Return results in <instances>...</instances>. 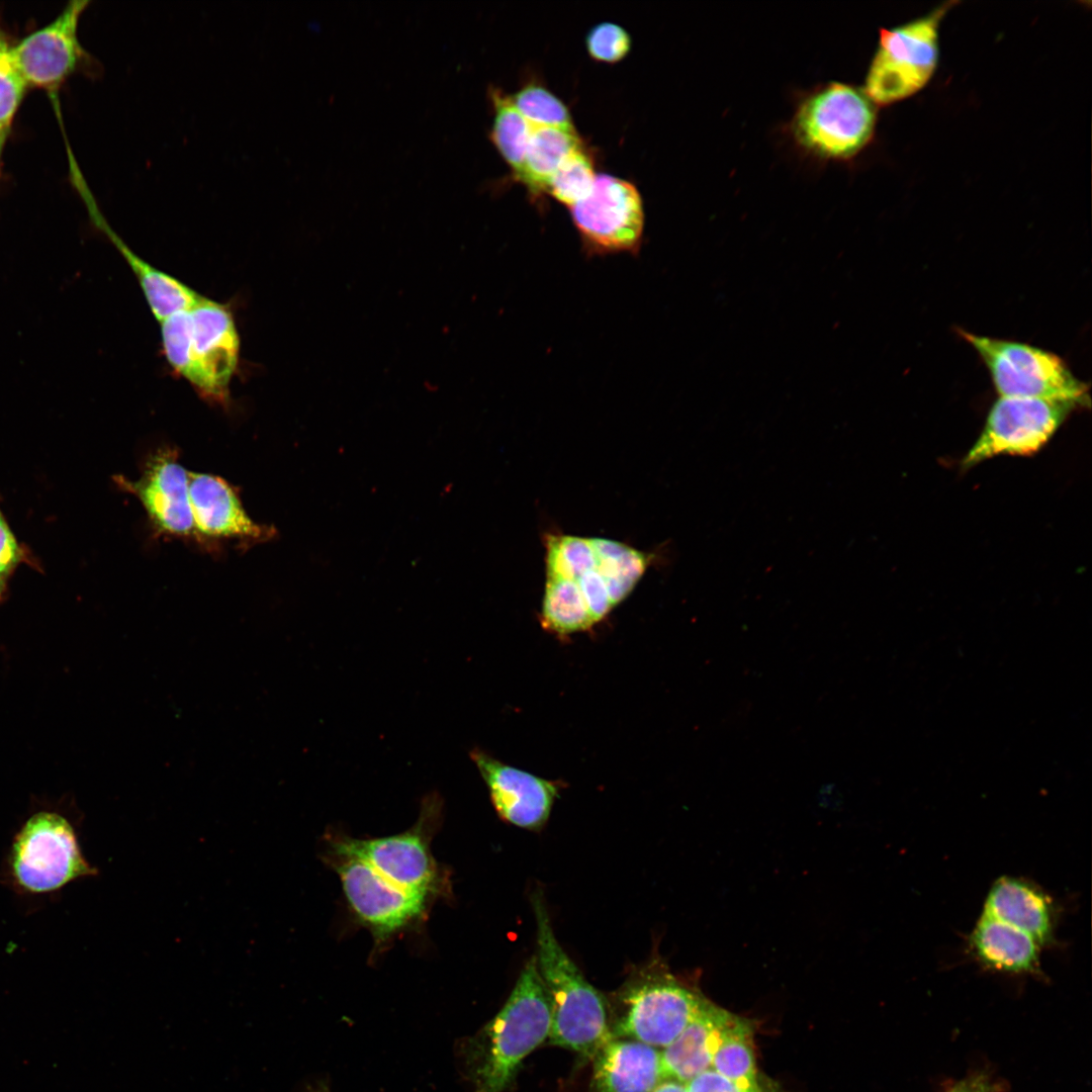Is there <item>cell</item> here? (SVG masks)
<instances>
[{"instance_id":"cell-4","label":"cell","mask_w":1092,"mask_h":1092,"mask_svg":"<svg viewBox=\"0 0 1092 1092\" xmlns=\"http://www.w3.org/2000/svg\"><path fill=\"white\" fill-rule=\"evenodd\" d=\"M98 871L85 857L74 821L54 809L30 814L13 834L0 864V883L26 900L56 898Z\"/></svg>"},{"instance_id":"cell-28","label":"cell","mask_w":1092,"mask_h":1092,"mask_svg":"<svg viewBox=\"0 0 1092 1092\" xmlns=\"http://www.w3.org/2000/svg\"><path fill=\"white\" fill-rule=\"evenodd\" d=\"M7 50L0 53V130L4 131L9 130L12 117L27 86L11 62Z\"/></svg>"},{"instance_id":"cell-27","label":"cell","mask_w":1092,"mask_h":1092,"mask_svg":"<svg viewBox=\"0 0 1092 1092\" xmlns=\"http://www.w3.org/2000/svg\"><path fill=\"white\" fill-rule=\"evenodd\" d=\"M585 42L589 56L605 63H615L622 60L631 48L629 33L622 26L611 22H604L594 26L588 32Z\"/></svg>"},{"instance_id":"cell-6","label":"cell","mask_w":1092,"mask_h":1092,"mask_svg":"<svg viewBox=\"0 0 1092 1092\" xmlns=\"http://www.w3.org/2000/svg\"><path fill=\"white\" fill-rule=\"evenodd\" d=\"M989 370L1000 397L1063 401L1088 407L1086 383L1057 355L1024 343L962 332Z\"/></svg>"},{"instance_id":"cell-35","label":"cell","mask_w":1092,"mask_h":1092,"mask_svg":"<svg viewBox=\"0 0 1092 1092\" xmlns=\"http://www.w3.org/2000/svg\"><path fill=\"white\" fill-rule=\"evenodd\" d=\"M6 50H7V48H6L5 41L2 39V37L0 35V53L3 52V51H6Z\"/></svg>"},{"instance_id":"cell-10","label":"cell","mask_w":1092,"mask_h":1092,"mask_svg":"<svg viewBox=\"0 0 1092 1092\" xmlns=\"http://www.w3.org/2000/svg\"><path fill=\"white\" fill-rule=\"evenodd\" d=\"M568 210L588 256L640 251L645 214L641 195L631 182L599 174L592 192Z\"/></svg>"},{"instance_id":"cell-33","label":"cell","mask_w":1092,"mask_h":1092,"mask_svg":"<svg viewBox=\"0 0 1092 1092\" xmlns=\"http://www.w3.org/2000/svg\"><path fill=\"white\" fill-rule=\"evenodd\" d=\"M301 1092H331L329 1082L321 1079L307 1084Z\"/></svg>"},{"instance_id":"cell-7","label":"cell","mask_w":1092,"mask_h":1092,"mask_svg":"<svg viewBox=\"0 0 1092 1092\" xmlns=\"http://www.w3.org/2000/svg\"><path fill=\"white\" fill-rule=\"evenodd\" d=\"M954 4L944 3L924 16L880 30L864 88L875 104L908 98L929 82L938 63L939 26Z\"/></svg>"},{"instance_id":"cell-29","label":"cell","mask_w":1092,"mask_h":1092,"mask_svg":"<svg viewBox=\"0 0 1092 1092\" xmlns=\"http://www.w3.org/2000/svg\"><path fill=\"white\" fill-rule=\"evenodd\" d=\"M24 559L25 551L17 542L0 510V586L7 588L9 576Z\"/></svg>"},{"instance_id":"cell-18","label":"cell","mask_w":1092,"mask_h":1092,"mask_svg":"<svg viewBox=\"0 0 1092 1092\" xmlns=\"http://www.w3.org/2000/svg\"><path fill=\"white\" fill-rule=\"evenodd\" d=\"M733 1015L706 997L681 1033L660 1050L663 1080L686 1084L711 1069L714 1055Z\"/></svg>"},{"instance_id":"cell-31","label":"cell","mask_w":1092,"mask_h":1092,"mask_svg":"<svg viewBox=\"0 0 1092 1092\" xmlns=\"http://www.w3.org/2000/svg\"><path fill=\"white\" fill-rule=\"evenodd\" d=\"M688 1092H753L743 1089L723 1077L713 1069H709L686 1083ZM774 1092H783L780 1089Z\"/></svg>"},{"instance_id":"cell-14","label":"cell","mask_w":1092,"mask_h":1092,"mask_svg":"<svg viewBox=\"0 0 1092 1092\" xmlns=\"http://www.w3.org/2000/svg\"><path fill=\"white\" fill-rule=\"evenodd\" d=\"M469 756L503 820L529 830L544 826L559 793L558 782L506 764L478 747L471 749Z\"/></svg>"},{"instance_id":"cell-30","label":"cell","mask_w":1092,"mask_h":1092,"mask_svg":"<svg viewBox=\"0 0 1092 1092\" xmlns=\"http://www.w3.org/2000/svg\"><path fill=\"white\" fill-rule=\"evenodd\" d=\"M1008 1084L987 1069H978L953 1083L945 1092H1005Z\"/></svg>"},{"instance_id":"cell-13","label":"cell","mask_w":1092,"mask_h":1092,"mask_svg":"<svg viewBox=\"0 0 1092 1092\" xmlns=\"http://www.w3.org/2000/svg\"><path fill=\"white\" fill-rule=\"evenodd\" d=\"M189 473L171 447L147 459L136 480L117 478V484L142 504L157 534L199 541L188 496Z\"/></svg>"},{"instance_id":"cell-34","label":"cell","mask_w":1092,"mask_h":1092,"mask_svg":"<svg viewBox=\"0 0 1092 1092\" xmlns=\"http://www.w3.org/2000/svg\"><path fill=\"white\" fill-rule=\"evenodd\" d=\"M8 131L0 130V153Z\"/></svg>"},{"instance_id":"cell-12","label":"cell","mask_w":1092,"mask_h":1092,"mask_svg":"<svg viewBox=\"0 0 1092 1092\" xmlns=\"http://www.w3.org/2000/svg\"><path fill=\"white\" fill-rule=\"evenodd\" d=\"M331 857L352 910L377 939L384 940L424 912L428 896L396 886L350 853L332 848Z\"/></svg>"},{"instance_id":"cell-24","label":"cell","mask_w":1092,"mask_h":1092,"mask_svg":"<svg viewBox=\"0 0 1092 1092\" xmlns=\"http://www.w3.org/2000/svg\"><path fill=\"white\" fill-rule=\"evenodd\" d=\"M488 96L493 108L489 136L516 178L523 165L532 125L515 107L511 96L500 89L489 88Z\"/></svg>"},{"instance_id":"cell-32","label":"cell","mask_w":1092,"mask_h":1092,"mask_svg":"<svg viewBox=\"0 0 1092 1092\" xmlns=\"http://www.w3.org/2000/svg\"><path fill=\"white\" fill-rule=\"evenodd\" d=\"M653 1092H688L686 1084L674 1080H663Z\"/></svg>"},{"instance_id":"cell-2","label":"cell","mask_w":1092,"mask_h":1092,"mask_svg":"<svg viewBox=\"0 0 1092 1092\" xmlns=\"http://www.w3.org/2000/svg\"><path fill=\"white\" fill-rule=\"evenodd\" d=\"M160 326L163 354L172 371L205 401L226 406L241 350L232 307L202 296Z\"/></svg>"},{"instance_id":"cell-21","label":"cell","mask_w":1092,"mask_h":1092,"mask_svg":"<svg viewBox=\"0 0 1092 1092\" xmlns=\"http://www.w3.org/2000/svg\"><path fill=\"white\" fill-rule=\"evenodd\" d=\"M711 1069L749 1091L772 1092L779 1089L758 1072L752 1021L736 1014L724 1031Z\"/></svg>"},{"instance_id":"cell-22","label":"cell","mask_w":1092,"mask_h":1092,"mask_svg":"<svg viewBox=\"0 0 1092 1092\" xmlns=\"http://www.w3.org/2000/svg\"><path fill=\"white\" fill-rule=\"evenodd\" d=\"M582 147L575 128L532 126L522 168L516 177L538 196L546 192L553 174L563 160Z\"/></svg>"},{"instance_id":"cell-25","label":"cell","mask_w":1092,"mask_h":1092,"mask_svg":"<svg viewBox=\"0 0 1092 1092\" xmlns=\"http://www.w3.org/2000/svg\"><path fill=\"white\" fill-rule=\"evenodd\" d=\"M597 175L590 157L581 147L563 160L545 193L569 209L592 192Z\"/></svg>"},{"instance_id":"cell-23","label":"cell","mask_w":1092,"mask_h":1092,"mask_svg":"<svg viewBox=\"0 0 1092 1092\" xmlns=\"http://www.w3.org/2000/svg\"><path fill=\"white\" fill-rule=\"evenodd\" d=\"M541 624L545 630L560 636L584 631L595 625L575 583L549 576H546Z\"/></svg>"},{"instance_id":"cell-5","label":"cell","mask_w":1092,"mask_h":1092,"mask_svg":"<svg viewBox=\"0 0 1092 1092\" xmlns=\"http://www.w3.org/2000/svg\"><path fill=\"white\" fill-rule=\"evenodd\" d=\"M705 998L654 959L606 999L610 1032L661 1050L681 1033Z\"/></svg>"},{"instance_id":"cell-9","label":"cell","mask_w":1092,"mask_h":1092,"mask_svg":"<svg viewBox=\"0 0 1092 1092\" xmlns=\"http://www.w3.org/2000/svg\"><path fill=\"white\" fill-rule=\"evenodd\" d=\"M443 800L427 795L418 821L405 832L372 839L337 836L331 847L355 855L396 886L429 897L440 886V874L430 841L442 817Z\"/></svg>"},{"instance_id":"cell-1","label":"cell","mask_w":1092,"mask_h":1092,"mask_svg":"<svg viewBox=\"0 0 1092 1092\" xmlns=\"http://www.w3.org/2000/svg\"><path fill=\"white\" fill-rule=\"evenodd\" d=\"M550 1030V1002L534 954L495 1016L456 1044L462 1076L473 1092L506 1091Z\"/></svg>"},{"instance_id":"cell-20","label":"cell","mask_w":1092,"mask_h":1092,"mask_svg":"<svg viewBox=\"0 0 1092 1092\" xmlns=\"http://www.w3.org/2000/svg\"><path fill=\"white\" fill-rule=\"evenodd\" d=\"M970 946L988 969L1010 974L1039 972V947L1026 932L982 914L971 936Z\"/></svg>"},{"instance_id":"cell-36","label":"cell","mask_w":1092,"mask_h":1092,"mask_svg":"<svg viewBox=\"0 0 1092 1092\" xmlns=\"http://www.w3.org/2000/svg\"><path fill=\"white\" fill-rule=\"evenodd\" d=\"M6 589L7 588L0 586V601L3 599V597H4L5 593H6Z\"/></svg>"},{"instance_id":"cell-15","label":"cell","mask_w":1092,"mask_h":1092,"mask_svg":"<svg viewBox=\"0 0 1092 1092\" xmlns=\"http://www.w3.org/2000/svg\"><path fill=\"white\" fill-rule=\"evenodd\" d=\"M87 4L70 2L53 22L7 50L27 85L57 86L75 69L82 54L77 26Z\"/></svg>"},{"instance_id":"cell-19","label":"cell","mask_w":1092,"mask_h":1092,"mask_svg":"<svg viewBox=\"0 0 1092 1092\" xmlns=\"http://www.w3.org/2000/svg\"><path fill=\"white\" fill-rule=\"evenodd\" d=\"M982 914L1026 932L1040 945L1052 938V904L1043 892L1029 882L1011 877L997 880L987 895Z\"/></svg>"},{"instance_id":"cell-26","label":"cell","mask_w":1092,"mask_h":1092,"mask_svg":"<svg viewBox=\"0 0 1092 1092\" xmlns=\"http://www.w3.org/2000/svg\"><path fill=\"white\" fill-rule=\"evenodd\" d=\"M511 99L532 126H551L574 129L570 113L565 104L544 86L528 83L518 90Z\"/></svg>"},{"instance_id":"cell-8","label":"cell","mask_w":1092,"mask_h":1092,"mask_svg":"<svg viewBox=\"0 0 1092 1092\" xmlns=\"http://www.w3.org/2000/svg\"><path fill=\"white\" fill-rule=\"evenodd\" d=\"M875 103L864 91L833 82L799 105L793 119L797 141L809 151L833 159H848L872 140Z\"/></svg>"},{"instance_id":"cell-16","label":"cell","mask_w":1092,"mask_h":1092,"mask_svg":"<svg viewBox=\"0 0 1092 1092\" xmlns=\"http://www.w3.org/2000/svg\"><path fill=\"white\" fill-rule=\"evenodd\" d=\"M188 496L199 542L207 539L265 542L277 534L275 528L254 522L233 486L218 476L189 472Z\"/></svg>"},{"instance_id":"cell-17","label":"cell","mask_w":1092,"mask_h":1092,"mask_svg":"<svg viewBox=\"0 0 1092 1092\" xmlns=\"http://www.w3.org/2000/svg\"><path fill=\"white\" fill-rule=\"evenodd\" d=\"M590 1092H653L663 1081L660 1050L612 1036L592 1059Z\"/></svg>"},{"instance_id":"cell-11","label":"cell","mask_w":1092,"mask_h":1092,"mask_svg":"<svg viewBox=\"0 0 1092 1092\" xmlns=\"http://www.w3.org/2000/svg\"><path fill=\"white\" fill-rule=\"evenodd\" d=\"M1076 407L1045 399L999 397L962 464L972 467L999 455L1028 456L1038 452Z\"/></svg>"},{"instance_id":"cell-3","label":"cell","mask_w":1092,"mask_h":1092,"mask_svg":"<svg viewBox=\"0 0 1092 1092\" xmlns=\"http://www.w3.org/2000/svg\"><path fill=\"white\" fill-rule=\"evenodd\" d=\"M531 903L537 929V965L551 1007L548 1043L575 1052L585 1061L611 1037L606 998L584 978L557 940L543 892Z\"/></svg>"}]
</instances>
